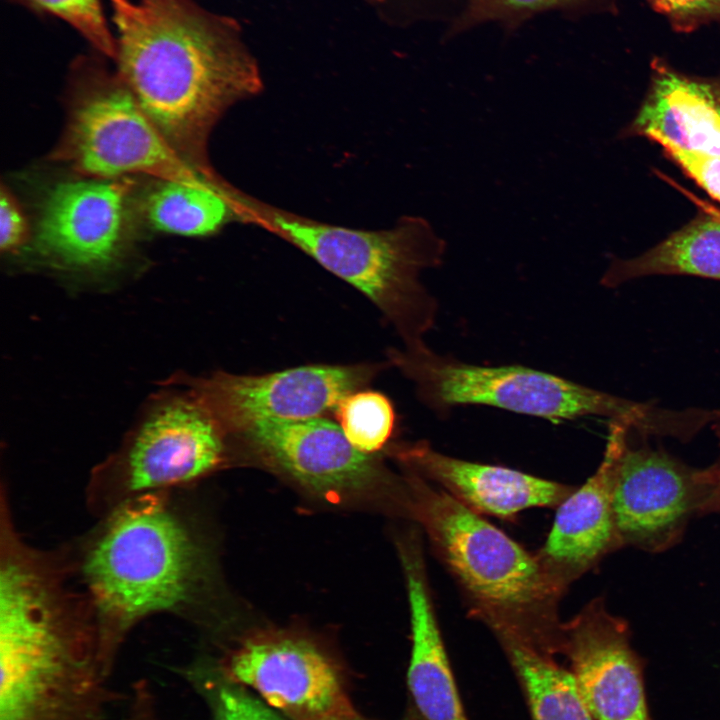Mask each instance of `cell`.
<instances>
[{
	"label": "cell",
	"mask_w": 720,
	"mask_h": 720,
	"mask_svg": "<svg viewBox=\"0 0 720 720\" xmlns=\"http://www.w3.org/2000/svg\"><path fill=\"white\" fill-rule=\"evenodd\" d=\"M701 214L640 256L614 261L602 277L608 287L658 274L720 280V210L694 199Z\"/></svg>",
	"instance_id": "cell-19"
},
{
	"label": "cell",
	"mask_w": 720,
	"mask_h": 720,
	"mask_svg": "<svg viewBox=\"0 0 720 720\" xmlns=\"http://www.w3.org/2000/svg\"><path fill=\"white\" fill-rule=\"evenodd\" d=\"M390 454L477 513L503 519L528 508L558 506L574 490L515 469L451 457L425 441L394 444Z\"/></svg>",
	"instance_id": "cell-15"
},
{
	"label": "cell",
	"mask_w": 720,
	"mask_h": 720,
	"mask_svg": "<svg viewBox=\"0 0 720 720\" xmlns=\"http://www.w3.org/2000/svg\"><path fill=\"white\" fill-rule=\"evenodd\" d=\"M406 579L412 650L408 685L427 720H466L429 593L422 556L412 542L400 546Z\"/></svg>",
	"instance_id": "cell-18"
},
{
	"label": "cell",
	"mask_w": 720,
	"mask_h": 720,
	"mask_svg": "<svg viewBox=\"0 0 720 720\" xmlns=\"http://www.w3.org/2000/svg\"><path fill=\"white\" fill-rule=\"evenodd\" d=\"M630 637L628 623L611 614L601 598L562 625L561 648L594 720H651L644 663Z\"/></svg>",
	"instance_id": "cell-14"
},
{
	"label": "cell",
	"mask_w": 720,
	"mask_h": 720,
	"mask_svg": "<svg viewBox=\"0 0 720 720\" xmlns=\"http://www.w3.org/2000/svg\"><path fill=\"white\" fill-rule=\"evenodd\" d=\"M572 1L574 0H471L458 24L465 27L489 20L512 21Z\"/></svg>",
	"instance_id": "cell-24"
},
{
	"label": "cell",
	"mask_w": 720,
	"mask_h": 720,
	"mask_svg": "<svg viewBox=\"0 0 720 720\" xmlns=\"http://www.w3.org/2000/svg\"><path fill=\"white\" fill-rule=\"evenodd\" d=\"M664 152L720 203V155L695 154L674 149Z\"/></svg>",
	"instance_id": "cell-27"
},
{
	"label": "cell",
	"mask_w": 720,
	"mask_h": 720,
	"mask_svg": "<svg viewBox=\"0 0 720 720\" xmlns=\"http://www.w3.org/2000/svg\"><path fill=\"white\" fill-rule=\"evenodd\" d=\"M39 17L57 18L73 28L94 52L115 57V38L102 0H7Z\"/></svg>",
	"instance_id": "cell-23"
},
{
	"label": "cell",
	"mask_w": 720,
	"mask_h": 720,
	"mask_svg": "<svg viewBox=\"0 0 720 720\" xmlns=\"http://www.w3.org/2000/svg\"><path fill=\"white\" fill-rule=\"evenodd\" d=\"M613 458L614 448L607 439L596 472L557 506L539 558L563 587L623 547L612 509Z\"/></svg>",
	"instance_id": "cell-17"
},
{
	"label": "cell",
	"mask_w": 720,
	"mask_h": 720,
	"mask_svg": "<svg viewBox=\"0 0 720 720\" xmlns=\"http://www.w3.org/2000/svg\"><path fill=\"white\" fill-rule=\"evenodd\" d=\"M334 413L348 441L366 454L382 449L395 428L393 404L378 391H354L340 400Z\"/></svg>",
	"instance_id": "cell-22"
},
{
	"label": "cell",
	"mask_w": 720,
	"mask_h": 720,
	"mask_svg": "<svg viewBox=\"0 0 720 720\" xmlns=\"http://www.w3.org/2000/svg\"><path fill=\"white\" fill-rule=\"evenodd\" d=\"M95 646L0 645V720H98Z\"/></svg>",
	"instance_id": "cell-13"
},
{
	"label": "cell",
	"mask_w": 720,
	"mask_h": 720,
	"mask_svg": "<svg viewBox=\"0 0 720 720\" xmlns=\"http://www.w3.org/2000/svg\"><path fill=\"white\" fill-rule=\"evenodd\" d=\"M163 491L126 499L91 541L82 564L104 673L142 619L190 608L206 587L207 553Z\"/></svg>",
	"instance_id": "cell-2"
},
{
	"label": "cell",
	"mask_w": 720,
	"mask_h": 720,
	"mask_svg": "<svg viewBox=\"0 0 720 720\" xmlns=\"http://www.w3.org/2000/svg\"><path fill=\"white\" fill-rule=\"evenodd\" d=\"M237 193L222 178L200 183L158 180L146 195L144 213L158 231L206 236L239 220Z\"/></svg>",
	"instance_id": "cell-20"
},
{
	"label": "cell",
	"mask_w": 720,
	"mask_h": 720,
	"mask_svg": "<svg viewBox=\"0 0 720 720\" xmlns=\"http://www.w3.org/2000/svg\"><path fill=\"white\" fill-rule=\"evenodd\" d=\"M228 450L227 434L189 389L154 400L104 469L129 499L197 480L223 465Z\"/></svg>",
	"instance_id": "cell-7"
},
{
	"label": "cell",
	"mask_w": 720,
	"mask_h": 720,
	"mask_svg": "<svg viewBox=\"0 0 720 720\" xmlns=\"http://www.w3.org/2000/svg\"><path fill=\"white\" fill-rule=\"evenodd\" d=\"M238 210L240 221L277 234L361 291L403 345L425 342L435 325L438 303L420 275L442 264L446 246L425 219L405 216L390 229H353L317 222L242 192Z\"/></svg>",
	"instance_id": "cell-4"
},
{
	"label": "cell",
	"mask_w": 720,
	"mask_h": 720,
	"mask_svg": "<svg viewBox=\"0 0 720 720\" xmlns=\"http://www.w3.org/2000/svg\"><path fill=\"white\" fill-rule=\"evenodd\" d=\"M630 130L663 150L720 155V78H692L656 61Z\"/></svg>",
	"instance_id": "cell-16"
},
{
	"label": "cell",
	"mask_w": 720,
	"mask_h": 720,
	"mask_svg": "<svg viewBox=\"0 0 720 720\" xmlns=\"http://www.w3.org/2000/svg\"><path fill=\"white\" fill-rule=\"evenodd\" d=\"M216 720H281L240 686L224 685L215 697Z\"/></svg>",
	"instance_id": "cell-25"
},
{
	"label": "cell",
	"mask_w": 720,
	"mask_h": 720,
	"mask_svg": "<svg viewBox=\"0 0 720 720\" xmlns=\"http://www.w3.org/2000/svg\"><path fill=\"white\" fill-rule=\"evenodd\" d=\"M28 225L11 191L2 184L0 192V247L14 252L27 240Z\"/></svg>",
	"instance_id": "cell-28"
},
{
	"label": "cell",
	"mask_w": 720,
	"mask_h": 720,
	"mask_svg": "<svg viewBox=\"0 0 720 720\" xmlns=\"http://www.w3.org/2000/svg\"><path fill=\"white\" fill-rule=\"evenodd\" d=\"M496 634L525 688L533 720H594L571 672L521 637Z\"/></svg>",
	"instance_id": "cell-21"
},
{
	"label": "cell",
	"mask_w": 720,
	"mask_h": 720,
	"mask_svg": "<svg viewBox=\"0 0 720 720\" xmlns=\"http://www.w3.org/2000/svg\"><path fill=\"white\" fill-rule=\"evenodd\" d=\"M700 476L705 489L700 515L720 513V463L700 470Z\"/></svg>",
	"instance_id": "cell-29"
},
{
	"label": "cell",
	"mask_w": 720,
	"mask_h": 720,
	"mask_svg": "<svg viewBox=\"0 0 720 720\" xmlns=\"http://www.w3.org/2000/svg\"><path fill=\"white\" fill-rule=\"evenodd\" d=\"M133 186L127 177H83L52 186L36 221L38 254L68 271L99 272L118 264L131 238Z\"/></svg>",
	"instance_id": "cell-10"
},
{
	"label": "cell",
	"mask_w": 720,
	"mask_h": 720,
	"mask_svg": "<svg viewBox=\"0 0 720 720\" xmlns=\"http://www.w3.org/2000/svg\"><path fill=\"white\" fill-rule=\"evenodd\" d=\"M228 438L260 463L327 498L367 492L387 477L372 454L356 449L325 417L263 421Z\"/></svg>",
	"instance_id": "cell-11"
},
{
	"label": "cell",
	"mask_w": 720,
	"mask_h": 720,
	"mask_svg": "<svg viewBox=\"0 0 720 720\" xmlns=\"http://www.w3.org/2000/svg\"><path fill=\"white\" fill-rule=\"evenodd\" d=\"M390 364L306 365L260 375L215 372L187 381L227 436L269 420L323 417Z\"/></svg>",
	"instance_id": "cell-9"
},
{
	"label": "cell",
	"mask_w": 720,
	"mask_h": 720,
	"mask_svg": "<svg viewBox=\"0 0 720 720\" xmlns=\"http://www.w3.org/2000/svg\"><path fill=\"white\" fill-rule=\"evenodd\" d=\"M115 69L167 143L190 166L218 175L208 139L235 103L262 82L235 23L194 0H106Z\"/></svg>",
	"instance_id": "cell-1"
},
{
	"label": "cell",
	"mask_w": 720,
	"mask_h": 720,
	"mask_svg": "<svg viewBox=\"0 0 720 720\" xmlns=\"http://www.w3.org/2000/svg\"><path fill=\"white\" fill-rule=\"evenodd\" d=\"M387 361L440 418L452 409L482 405L552 422L604 416L646 433H660L664 411L619 398L561 376L522 365L482 366L439 354L425 342L391 347Z\"/></svg>",
	"instance_id": "cell-5"
},
{
	"label": "cell",
	"mask_w": 720,
	"mask_h": 720,
	"mask_svg": "<svg viewBox=\"0 0 720 720\" xmlns=\"http://www.w3.org/2000/svg\"><path fill=\"white\" fill-rule=\"evenodd\" d=\"M410 509L441 559L494 631L537 648L561 647L557 601L564 587L534 556L442 488L409 471Z\"/></svg>",
	"instance_id": "cell-3"
},
{
	"label": "cell",
	"mask_w": 720,
	"mask_h": 720,
	"mask_svg": "<svg viewBox=\"0 0 720 720\" xmlns=\"http://www.w3.org/2000/svg\"><path fill=\"white\" fill-rule=\"evenodd\" d=\"M715 431H716V435L719 439V444H720V422L715 425ZM717 463H720V459Z\"/></svg>",
	"instance_id": "cell-31"
},
{
	"label": "cell",
	"mask_w": 720,
	"mask_h": 720,
	"mask_svg": "<svg viewBox=\"0 0 720 720\" xmlns=\"http://www.w3.org/2000/svg\"><path fill=\"white\" fill-rule=\"evenodd\" d=\"M226 676L257 691L292 720H346L357 714L334 661L292 635L246 639L228 656Z\"/></svg>",
	"instance_id": "cell-12"
},
{
	"label": "cell",
	"mask_w": 720,
	"mask_h": 720,
	"mask_svg": "<svg viewBox=\"0 0 720 720\" xmlns=\"http://www.w3.org/2000/svg\"><path fill=\"white\" fill-rule=\"evenodd\" d=\"M670 23L681 31L720 20V0H649Z\"/></svg>",
	"instance_id": "cell-26"
},
{
	"label": "cell",
	"mask_w": 720,
	"mask_h": 720,
	"mask_svg": "<svg viewBox=\"0 0 720 720\" xmlns=\"http://www.w3.org/2000/svg\"><path fill=\"white\" fill-rule=\"evenodd\" d=\"M151 697L145 691L135 695L133 709L125 720H154Z\"/></svg>",
	"instance_id": "cell-30"
},
{
	"label": "cell",
	"mask_w": 720,
	"mask_h": 720,
	"mask_svg": "<svg viewBox=\"0 0 720 720\" xmlns=\"http://www.w3.org/2000/svg\"><path fill=\"white\" fill-rule=\"evenodd\" d=\"M630 427L611 420L608 438L614 448L611 499L623 547L649 553L678 544L704 501L700 470L662 449L632 447Z\"/></svg>",
	"instance_id": "cell-8"
},
{
	"label": "cell",
	"mask_w": 720,
	"mask_h": 720,
	"mask_svg": "<svg viewBox=\"0 0 720 720\" xmlns=\"http://www.w3.org/2000/svg\"><path fill=\"white\" fill-rule=\"evenodd\" d=\"M105 59L95 52L73 62L68 118L50 159L88 178L143 173L184 183L220 179L202 174L174 151Z\"/></svg>",
	"instance_id": "cell-6"
},
{
	"label": "cell",
	"mask_w": 720,
	"mask_h": 720,
	"mask_svg": "<svg viewBox=\"0 0 720 720\" xmlns=\"http://www.w3.org/2000/svg\"><path fill=\"white\" fill-rule=\"evenodd\" d=\"M346 720H366V719H363V718H361L359 715H356V716L351 717V718L346 719Z\"/></svg>",
	"instance_id": "cell-32"
}]
</instances>
